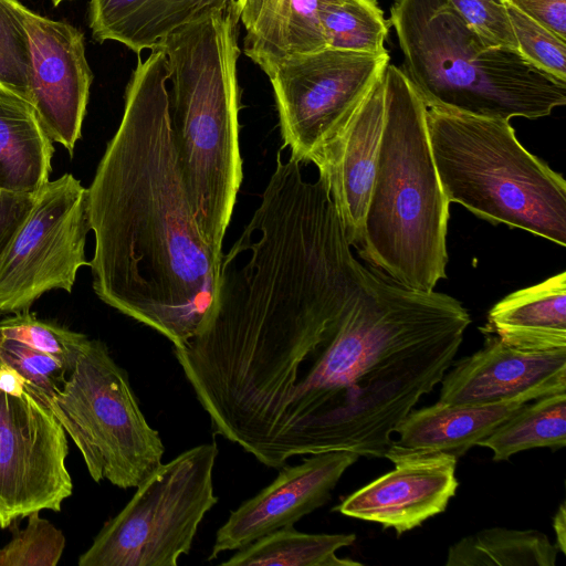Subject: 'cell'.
Returning a JSON list of instances; mask_svg holds the SVG:
<instances>
[{
    "mask_svg": "<svg viewBox=\"0 0 566 566\" xmlns=\"http://www.w3.org/2000/svg\"><path fill=\"white\" fill-rule=\"evenodd\" d=\"M400 67L427 108L510 120L566 104V81L482 40L447 0H396Z\"/></svg>",
    "mask_w": 566,
    "mask_h": 566,
    "instance_id": "5b68a950",
    "label": "cell"
},
{
    "mask_svg": "<svg viewBox=\"0 0 566 566\" xmlns=\"http://www.w3.org/2000/svg\"><path fill=\"white\" fill-rule=\"evenodd\" d=\"M355 534H308L286 526L238 549L222 566H361L337 557L336 552L354 544Z\"/></svg>",
    "mask_w": 566,
    "mask_h": 566,
    "instance_id": "44dd1931",
    "label": "cell"
},
{
    "mask_svg": "<svg viewBox=\"0 0 566 566\" xmlns=\"http://www.w3.org/2000/svg\"><path fill=\"white\" fill-rule=\"evenodd\" d=\"M481 331L522 350L566 348L565 271L502 298Z\"/></svg>",
    "mask_w": 566,
    "mask_h": 566,
    "instance_id": "d6986e66",
    "label": "cell"
},
{
    "mask_svg": "<svg viewBox=\"0 0 566 566\" xmlns=\"http://www.w3.org/2000/svg\"><path fill=\"white\" fill-rule=\"evenodd\" d=\"M553 527L556 535V546L558 551L566 554V511L565 503H562L554 515Z\"/></svg>",
    "mask_w": 566,
    "mask_h": 566,
    "instance_id": "e575fe53",
    "label": "cell"
},
{
    "mask_svg": "<svg viewBox=\"0 0 566 566\" xmlns=\"http://www.w3.org/2000/svg\"><path fill=\"white\" fill-rule=\"evenodd\" d=\"M150 51L138 55L120 124L86 188L90 266L99 300L180 347L211 308L221 259L200 233L181 175L167 59Z\"/></svg>",
    "mask_w": 566,
    "mask_h": 566,
    "instance_id": "7a4b0ae2",
    "label": "cell"
},
{
    "mask_svg": "<svg viewBox=\"0 0 566 566\" xmlns=\"http://www.w3.org/2000/svg\"><path fill=\"white\" fill-rule=\"evenodd\" d=\"M442 190L493 224L566 245V181L522 146L510 120L427 108Z\"/></svg>",
    "mask_w": 566,
    "mask_h": 566,
    "instance_id": "8992f818",
    "label": "cell"
},
{
    "mask_svg": "<svg viewBox=\"0 0 566 566\" xmlns=\"http://www.w3.org/2000/svg\"><path fill=\"white\" fill-rule=\"evenodd\" d=\"M470 324L457 298L368 269L346 306L286 312L179 365L214 433L268 468L328 451L385 458L399 423L450 369Z\"/></svg>",
    "mask_w": 566,
    "mask_h": 566,
    "instance_id": "6da1fadb",
    "label": "cell"
},
{
    "mask_svg": "<svg viewBox=\"0 0 566 566\" xmlns=\"http://www.w3.org/2000/svg\"><path fill=\"white\" fill-rule=\"evenodd\" d=\"M463 21L485 42L517 51L506 0H447Z\"/></svg>",
    "mask_w": 566,
    "mask_h": 566,
    "instance_id": "4dcf8cb0",
    "label": "cell"
},
{
    "mask_svg": "<svg viewBox=\"0 0 566 566\" xmlns=\"http://www.w3.org/2000/svg\"><path fill=\"white\" fill-rule=\"evenodd\" d=\"M217 457V443L209 442L161 463L103 525L78 566H176L218 503L212 481Z\"/></svg>",
    "mask_w": 566,
    "mask_h": 566,
    "instance_id": "ba28073f",
    "label": "cell"
},
{
    "mask_svg": "<svg viewBox=\"0 0 566 566\" xmlns=\"http://www.w3.org/2000/svg\"><path fill=\"white\" fill-rule=\"evenodd\" d=\"M389 61L388 52L367 54L332 48L280 61L268 77L290 156L308 161L345 124Z\"/></svg>",
    "mask_w": 566,
    "mask_h": 566,
    "instance_id": "9c48e42d",
    "label": "cell"
},
{
    "mask_svg": "<svg viewBox=\"0 0 566 566\" xmlns=\"http://www.w3.org/2000/svg\"><path fill=\"white\" fill-rule=\"evenodd\" d=\"M29 514L27 526L19 528L17 521L8 527L11 541L0 548V566H55L62 557L65 537L61 530L40 516Z\"/></svg>",
    "mask_w": 566,
    "mask_h": 566,
    "instance_id": "83f0119b",
    "label": "cell"
},
{
    "mask_svg": "<svg viewBox=\"0 0 566 566\" xmlns=\"http://www.w3.org/2000/svg\"><path fill=\"white\" fill-rule=\"evenodd\" d=\"M53 153L33 107L0 88V190L36 195L49 181Z\"/></svg>",
    "mask_w": 566,
    "mask_h": 566,
    "instance_id": "ffe728a7",
    "label": "cell"
},
{
    "mask_svg": "<svg viewBox=\"0 0 566 566\" xmlns=\"http://www.w3.org/2000/svg\"><path fill=\"white\" fill-rule=\"evenodd\" d=\"M291 0H235L245 29L243 52L268 75L285 57V25Z\"/></svg>",
    "mask_w": 566,
    "mask_h": 566,
    "instance_id": "d4e9b609",
    "label": "cell"
},
{
    "mask_svg": "<svg viewBox=\"0 0 566 566\" xmlns=\"http://www.w3.org/2000/svg\"><path fill=\"white\" fill-rule=\"evenodd\" d=\"M87 189L72 174L48 181L0 263V313L28 311L43 293L71 292L85 256Z\"/></svg>",
    "mask_w": 566,
    "mask_h": 566,
    "instance_id": "30bf717a",
    "label": "cell"
},
{
    "mask_svg": "<svg viewBox=\"0 0 566 566\" xmlns=\"http://www.w3.org/2000/svg\"><path fill=\"white\" fill-rule=\"evenodd\" d=\"M19 0H0V88L30 104V41Z\"/></svg>",
    "mask_w": 566,
    "mask_h": 566,
    "instance_id": "484cf974",
    "label": "cell"
},
{
    "mask_svg": "<svg viewBox=\"0 0 566 566\" xmlns=\"http://www.w3.org/2000/svg\"><path fill=\"white\" fill-rule=\"evenodd\" d=\"M235 2L208 12L164 39L169 115L181 175L200 233L222 258L243 171L239 145Z\"/></svg>",
    "mask_w": 566,
    "mask_h": 566,
    "instance_id": "3957f363",
    "label": "cell"
},
{
    "mask_svg": "<svg viewBox=\"0 0 566 566\" xmlns=\"http://www.w3.org/2000/svg\"><path fill=\"white\" fill-rule=\"evenodd\" d=\"M518 53L541 71L566 81V40L506 1Z\"/></svg>",
    "mask_w": 566,
    "mask_h": 566,
    "instance_id": "f546056e",
    "label": "cell"
},
{
    "mask_svg": "<svg viewBox=\"0 0 566 566\" xmlns=\"http://www.w3.org/2000/svg\"><path fill=\"white\" fill-rule=\"evenodd\" d=\"M563 391H566V387L547 386L509 400L483 405H448L438 401L411 410L397 427L395 432L399 438L392 441L389 449L444 452L459 458L527 402Z\"/></svg>",
    "mask_w": 566,
    "mask_h": 566,
    "instance_id": "e0dca14e",
    "label": "cell"
},
{
    "mask_svg": "<svg viewBox=\"0 0 566 566\" xmlns=\"http://www.w3.org/2000/svg\"><path fill=\"white\" fill-rule=\"evenodd\" d=\"M321 0H291L285 25V57L328 48L318 15Z\"/></svg>",
    "mask_w": 566,
    "mask_h": 566,
    "instance_id": "1f68e13d",
    "label": "cell"
},
{
    "mask_svg": "<svg viewBox=\"0 0 566 566\" xmlns=\"http://www.w3.org/2000/svg\"><path fill=\"white\" fill-rule=\"evenodd\" d=\"M62 1H65V0H52L53 4L54 6H57L59 3H61Z\"/></svg>",
    "mask_w": 566,
    "mask_h": 566,
    "instance_id": "d590c367",
    "label": "cell"
},
{
    "mask_svg": "<svg viewBox=\"0 0 566 566\" xmlns=\"http://www.w3.org/2000/svg\"><path fill=\"white\" fill-rule=\"evenodd\" d=\"M506 1L563 40H566V0Z\"/></svg>",
    "mask_w": 566,
    "mask_h": 566,
    "instance_id": "836d02e7",
    "label": "cell"
},
{
    "mask_svg": "<svg viewBox=\"0 0 566 566\" xmlns=\"http://www.w3.org/2000/svg\"><path fill=\"white\" fill-rule=\"evenodd\" d=\"M235 0H90V28L98 42L117 41L140 55L170 33Z\"/></svg>",
    "mask_w": 566,
    "mask_h": 566,
    "instance_id": "ac0fdd59",
    "label": "cell"
},
{
    "mask_svg": "<svg viewBox=\"0 0 566 566\" xmlns=\"http://www.w3.org/2000/svg\"><path fill=\"white\" fill-rule=\"evenodd\" d=\"M385 122L384 73L338 132L310 158L356 250L374 186Z\"/></svg>",
    "mask_w": 566,
    "mask_h": 566,
    "instance_id": "9a60e30c",
    "label": "cell"
},
{
    "mask_svg": "<svg viewBox=\"0 0 566 566\" xmlns=\"http://www.w3.org/2000/svg\"><path fill=\"white\" fill-rule=\"evenodd\" d=\"M558 548L536 530L491 527L448 549L446 566H555Z\"/></svg>",
    "mask_w": 566,
    "mask_h": 566,
    "instance_id": "7402d4cb",
    "label": "cell"
},
{
    "mask_svg": "<svg viewBox=\"0 0 566 566\" xmlns=\"http://www.w3.org/2000/svg\"><path fill=\"white\" fill-rule=\"evenodd\" d=\"M318 15L327 46L367 54L386 53L388 24L375 0H321Z\"/></svg>",
    "mask_w": 566,
    "mask_h": 566,
    "instance_id": "cb8c5ba5",
    "label": "cell"
},
{
    "mask_svg": "<svg viewBox=\"0 0 566 566\" xmlns=\"http://www.w3.org/2000/svg\"><path fill=\"white\" fill-rule=\"evenodd\" d=\"M0 365L21 375L32 391L49 407L62 389L67 370L56 359L22 342L0 335Z\"/></svg>",
    "mask_w": 566,
    "mask_h": 566,
    "instance_id": "f1b7e54d",
    "label": "cell"
},
{
    "mask_svg": "<svg viewBox=\"0 0 566 566\" xmlns=\"http://www.w3.org/2000/svg\"><path fill=\"white\" fill-rule=\"evenodd\" d=\"M440 402L483 405L547 387H566V348L527 352L485 334L484 346L441 379Z\"/></svg>",
    "mask_w": 566,
    "mask_h": 566,
    "instance_id": "2e32d148",
    "label": "cell"
},
{
    "mask_svg": "<svg viewBox=\"0 0 566 566\" xmlns=\"http://www.w3.org/2000/svg\"><path fill=\"white\" fill-rule=\"evenodd\" d=\"M66 432L24 382L0 388V527L35 511L60 512L73 493Z\"/></svg>",
    "mask_w": 566,
    "mask_h": 566,
    "instance_id": "8fae6325",
    "label": "cell"
},
{
    "mask_svg": "<svg viewBox=\"0 0 566 566\" xmlns=\"http://www.w3.org/2000/svg\"><path fill=\"white\" fill-rule=\"evenodd\" d=\"M385 122L358 254L406 287L446 277L450 201L436 169L427 107L400 67L384 71Z\"/></svg>",
    "mask_w": 566,
    "mask_h": 566,
    "instance_id": "277c9868",
    "label": "cell"
},
{
    "mask_svg": "<svg viewBox=\"0 0 566 566\" xmlns=\"http://www.w3.org/2000/svg\"><path fill=\"white\" fill-rule=\"evenodd\" d=\"M358 458L350 451H328L311 454L296 465H283L271 484L231 512L217 531L208 560L292 526L323 506L344 472Z\"/></svg>",
    "mask_w": 566,
    "mask_h": 566,
    "instance_id": "4fadbf2b",
    "label": "cell"
},
{
    "mask_svg": "<svg viewBox=\"0 0 566 566\" xmlns=\"http://www.w3.org/2000/svg\"><path fill=\"white\" fill-rule=\"evenodd\" d=\"M0 335L50 355L64 366L69 374L88 339L84 334L41 321L29 311L14 313L1 319Z\"/></svg>",
    "mask_w": 566,
    "mask_h": 566,
    "instance_id": "4316f807",
    "label": "cell"
},
{
    "mask_svg": "<svg viewBox=\"0 0 566 566\" xmlns=\"http://www.w3.org/2000/svg\"><path fill=\"white\" fill-rule=\"evenodd\" d=\"M35 195L0 190V263L27 219Z\"/></svg>",
    "mask_w": 566,
    "mask_h": 566,
    "instance_id": "d6a6232c",
    "label": "cell"
},
{
    "mask_svg": "<svg viewBox=\"0 0 566 566\" xmlns=\"http://www.w3.org/2000/svg\"><path fill=\"white\" fill-rule=\"evenodd\" d=\"M395 469L347 496L334 510L378 523L401 535L446 511L459 485L457 459L444 452H403L385 455Z\"/></svg>",
    "mask_w": 566,
    "mask_h": 566,
    "instance_id": "5bb4252c",
    "label": "cell"
},
{
    "mask_svg": "<svg viewBox=\"0 0 566 566\" xmlns=\"http://www.w3.org/2000/svg\"><path fill=\"white\" fill-rule=\"evenodd\" d=\"M480 447L493 452L494 461L534 448L553 451L566 446V391L532 400L495 428Z\"/></svg>",
    "mask_w": 566,
    "mask_h": 566,
    "instance_id": "603a6c76",
    "label": "cell"
},
{
    "mask_svg": "<svg viewBox=\"0 0 566 566\" xmlns=\"http://www.w3.org/2000/svg\"><path fill=\"white\" fill-rule=\"evenodd\" d=\"M49 407L97 483L137 488L163 463V440L102 340L87 339Z\"/></svg>",
    "mask_w": 566,
    "mask_h": 566,
    "instance_id": "52a82bcc",
    "label": "cell"
},
{
    "mask_svg": "<svg viewBox=\"0 0 566 566\" xmlns=\"http://www.w3.org/2000/svg\"><path fill=\"white\" fill-rule=\"evenodd\" d=\"M30 41V105L52 142L71 154L81 137L93 74L84 35L75 27L42 17L20 1Z\"/></svg>",
    "mask_w": 566,
    "mask_h": 566,
    "instance_id": "7c38bea8",
    "label": "cell"
}]
</instances>
